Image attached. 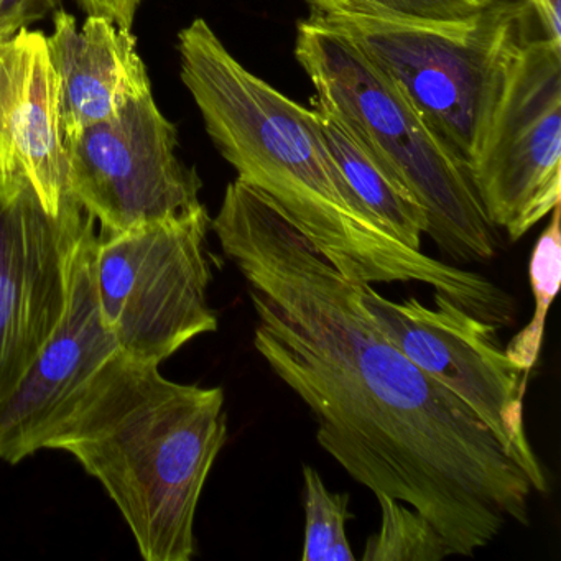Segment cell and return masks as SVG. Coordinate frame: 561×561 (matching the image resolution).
Masks as SVG:
<instances>
[{
	"label": "cell",
	"mask_w": 561,
	"mask_h": 561,
	"mask_svg": "<svg viewBox=\"0 0 561 561\" xmlns=\"http://www.w3.org/2000/svg\"><path fill=\"white\" fill-rule=\"evenodd\" d=\"M254 308V347L313 413L318 445L374 494L422 512L453 554L530 524V479L485 423L392 343L354 282L236 179L211 219Z\"/></svg>",
	"instance_id": "1"
},
{
	"label": "cell",
	"mask_w": 561,
	"mask_h": 561,
	"mask_svg": "<svg viewBox=\"0 0 561 561\" xmlns=\"http://www.w3.org/2000/svg\"><path fill=\"white\" fill-rule=\"evenodd\" d=\"M180 73L206 133L241 180L274 202L350 282H416L495 327L512 298L484 275L409 248L360 206L324 139L317 110L239 64L208 22L179 34Z\"/></svg>",
	"instance_id": "2"
},
{
	"label": "cell",
	"mask_w": 561,
	"mask_h": 561,
	"mask_svg": "<svg viewBox=\"0 0 561 561\" xmlns=\"http://www.w3.org/2000/svg\"><path fill=\"white\" fill-rule=\"evenodd\" d=\"M228 439L221 387L173 382L119 354L47 449L70 453L123 514L147 561H190L206 479Z\"/></svg>",
	"instance_id": "3"
},
{
	"label": "cell",
	"mask_w": 561,
	"mask_h": 561,
	"mask_svg": "<svg viewBox=\"0 0 561 561\" xmlns=\"http://www.w3.org/2000/svg\"><path fill=\"white\" fill-rule=\"evenodd\" d=\"M295 58L313 84L314 104L347 133L428 216L426 234L446 257L488 262L497 252L468 167L426 126L396 87L341 32L308 18Z\"/></svg>",
	"instance_id": "4"
},
{
	"label": "cell",
	"mask_w": 561,
	"mask_h": 561,
	"mask_svg": "<svg viewBox=\"0 0 561 561\" xmlns=\"http://www.w3.org/2000/svg\"><path fill=\"white\" fill-rule=\"evenodd\" d=\"M318 21L346 35L468 170L512 54L535 27L520 0H492L478 18L458 25Z\"/></svg>",
	"instance_id": "5"
},
{
	"label": "cell",
	"mask_w": 561,
	"mask_h": 561,
	"mask_svg": "<svg viewBox=\"0 0 561 561\" xmlns=\"http://www.w3.org/2000/svg\"><path fill=\"white\" fill-rule=\"evenodd\" d=\"M205 205L182 218L98 234L94 280L104 324L134 359L162 364L186 343L218 330Z\"/></svg>",
	"instance_id": "6"
},
{
	"label": "cell",
	"mask_w": 561,
	"mask_h": 561,
	"mask_svg": "<svg viewBox=\"0 0 561 561\" xmlns=\"http://www.w3.org/2000/svg\"><path fill=\"white\" fill-rule=\"evenodd\" d=\"M469 176L485 218L512 241L561 205V42L535 27L520 38Z\"/></svg>",
	"instance_id": "7"
},
{
	"label": "cell",
	"mask_w": 561,
	"mask_h": 561,
	"mask_svg": "<svg viewBox=\"0 0 561 561\" xmlns=\"http://www.w3.org/2000/svg\"><path fill=\"white\" fill-rule=\"evenodd\" d=\"M354 284L376 327L420 369L465 402L520 466L534 491L547 494L550 484L525 426L528 374L508 359L497 327L436 291L435 307L430 308L416 298L389 300L366 282Z\"/></svg>",
	"instance_id": "8"
},
{
	"label": "cell",
	"mask_w": 561,
	"mask_h": 561,
	"mask_svg": "<svg viewBox=\"0 0 561 561\" xmlns=\"http://www.w3.org/2000/svg\"><path fill=\"white\" fill-rule=\"evenodd\" d=\"M73 198L101 225V234L182 218L198 209L202 179L180 160L176 127L152 93L116 117L65 139Z\"/></svg>",
	"instance_id": "9"
},
{
	"label": "cell",
	"mask_w": 561,
	"mask_h": 561,
	"mask_svg": "<svg viewBox=\"0 0 561 561\" xmlns=\"http://www.w3.org/2000/svg\"><path fill=\"white\" fill-rule=\"evenodd\" d=\"M93 221L75 198L51 215L25 176L0 172V403L60 324L75 251Z\"/></svg>",
	"instance_id": "10"
},
{
	"label": "cell",
	"mask_w": 561,
	"mask_h": 561,
	"mask_svg": "<svg viewBox=\"0 0 561 561\" xmlns=\"http://www.w3.org/2000/svg\"><path fill=\"white\" fill-rule=\"evenodd\" d=\"M84 229L71 265L64 318L21 386L0 403V459L18 465L60 432L94 380L124 351L101 317L94 280L98 234Z\"/></svg>",
	"instance_id": "11"
},
{
	"label": "cell",
	"mask_w": 561,
	"mask_h": 561,
	"mask_svg": "<svg viewBox=\"0 0 561 561\" xmlns=\"http://www.w3.org/2000/svg\"><path fill=\"white\" fill-rule=\"evenodd\" d=\"M0 172L25 176L51 215L73 198L47 35L28 27L0 41Z\"/></svg>",
	"instance_id": "12"
},
{
	"label": "cell",
	"mask_w": 561,
	"mask_h": 561,
	"mask_svg": "<svg viewBox=\"0 0 561 561\" xmlns=\"http://www.w3.org/2000/svg\"><path fill=\"white\" fill-rule=\"evenodd\" d=\"M47 37L60 88L65 139L116 117L127 104L152 93L137 38L103 15H88L78 28L73 15L58 9Z\"/></svg>",
	"instance_id": "13"
},
{
	"label": "cell",
	"mask_w": 561,
	"mask_h": 561,
	"mask_svg": "<svg viewBox=\"0 0 561 561\" xmlns=\"http://www.w3.org/2000/svg\"><path fill=\"white\" fill-rule=\"evenodd\" d=\"M324 139L344 182L374 221L409 248L422 251L428 231L425 209L403 192L334 114L314 104Z\"/></svg>",
	"instance_id": "14"
},
{
	"label": "cell",
	"mask_w": 561,
	"mask_h": 561,
	"mask_svg": "<svg viewBox=\"0 0 561 561\" xmlns=\"http://www.w3.org/2000/svg\"><path fill=\"white\" fill-rule=\"evenodd\" d=\"M561 205L550 213V222L541 232L531 251L530 264H528V277H530L531 294H534L535 308L530 321L524 330L515 334L514 340L505 347L508 359L530 374L537 366L540 356L541 343H543L545 323H547L548 310L557 297L561 280Z\"/></svg>",
	"instance_id": "15"
},
{
	"label": "cell",
	"mask_w": 561,
	"mask_h": 561,
	"mask_svg": "<svg viewBox=\"0 0 561 561\" xmlns=\"http://www.w3.org/2000/svg\"><path fill=\"white\" fill-rule=\"evenodd\" d=\"M317 19H373L413 25H458L492 0H305Z\"/></svg>",
	"instance_id": "16"
},
{
	"label": "cell",
	"mask_w": 561,
	"mask_h": 561,
	"mask_svg": "<svg viewBox=\"0 0 561 561\" xmlns=\"http://www.w3.org/2000/svg\"><path fill=\"white\" fill-rule=\"evenodd\" d=\"M382 522L369 537L364 561H439L451 557L448 541L416 508L399 499L377 494Z\"/></svg>",
	"instance_id": "17"
},
{
	"label": "cell",
	"mask_w": 561,
	"mask_h": 561,
	"mask_svg": "<svg viewBox=\"0 0 561 561\" xmlns=\"http://www.w3.org/2000/svg\"><path fill=\"white\" fill-rule=\"evenodd\" d=\"M305 481V547L304 561H354L346 535L350 494L331 492L323 478L311 466L304 468Z\"/></svg>",
	"instance_id": "18"
},
{
	"label": "cell",
	"mask_w": 561,
	"mask_h": 561,
	"mask_svg": "<svg viewBox=\"0 0 561 561\" xmlns=\"http://www.w3.org/2000/svg\"><path fill=\"white\" fill-rule=\"evenodd\" d=\"M60 4L61 0H0V41L54 14Z\"/></svg>",
	"instance_id": "19"
},
{
	"label": "cell",
	"mask_w": 561,
	"mask_h": 561,
	"mask_svg": "<svg viewBox=\"0 0 561 561\" xmlns=\"http://www.w3.org/2000/svg\"><path fill=\"white\" fill-rule=\"evenodd\" d=\"M88 15H103L123 28H133L144 0H77Z\"/></svg>",
	"instance_id": "20"
},
{
	"label": "cell",
	"mask_w": 561,
	"mask_h": 561,
	"mask_svg": "<svg viewBox=\"0 0 561 561\" xmlns=\"http://www.w3.org/2000/svg\"><path fill=\"white\" fill-rule=\"evenodd\" d=\"M530 12L538 34L561 42V0H520Z\"/></svg>",
	"instance_id": "21"
}]
</instances>
